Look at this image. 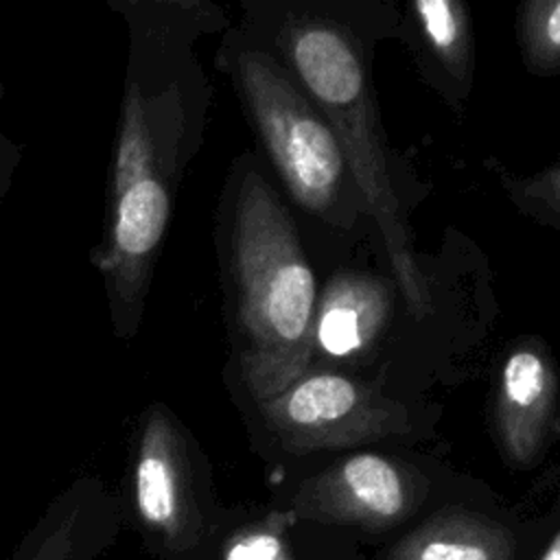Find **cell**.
I'll return each mask as SVG.
<instances>
[{
	"label": "cell",
	"instance_id": "11",
	"mask_svg": "<svg viewBox=\"0 0 560 560\" xmlns=\"http://www.w3.org/2000/svg\"><path fill=\"white\" fill-rule=\"evenodd\" d=\"M510 534L468 512L435 514L396 549L392 560H510Z\"/></svg>",
	"mask_w": 560,
	"mask_h": 560
},
{
	"label": "cell",
	"instance_id": "1",
	"mask_svg": "<svg viewBox=\"0 0 560 560\" xmlns=\"http://www.w3.org/2000/svg\"><path fill=\"white\" fill-rule=\"evenodd\" d=\"M223 269L236 354L258 405L308 372L317 284L293 217L254 166L236 173Z\"/></svg>",
	"mask_w": 560,
	"mask_h": 560
},
{
	"label": "cell",
	"instance_id": "10",
	"mask_svg": "<svg viewBox=\"0 0 560 560\" xmlns=\"http://www.w3.org/2000/svg\"><path fill=\"white\" fill-rule=\"evenodd\" d=\"M411 28L420 50L442 72L438 85L459 103L472 79V33L470 15L459 0H416L409 4Z\"/></svg>",
	"mask_w": 560,
	"mask_h": 560
},
{
	"label": "cell",
	"instance_id": "16",
	"mask_svg": "<svg viewBox=\"0 0 560 560\" xmlns=\"http://www.w3.org/2000/svg\"><path fill=\"white\" fill-rule=\"evenodd\" d=\"M72 547V518H66L50 536L42 542L31 560H68Z\"/></svg>",
	"mask_w": 560,
	"mask_h": 560
},
{
	"label": "cell",
	"instance_id": "17",
	"mask_svg": "<svg viewBox=\"0 0 560 560\" xmlns=\"http://www.w3.org/2000/svg\"><path fill=\"white\" fill-rule=\"evenodd\" d=\"M540 560H560V536L558 534L551 536V540H549L545 553L540 556Z\"/></svg>",
	"mask_w": 560,
	"mask_h": 560
},
{
	"label": "cell",
	"instance_id": "13",
	"mask_svg": "<svg viewBox=\"0 0 560 560\" xmlns=\"http://www.w3.org/2000/svg\"><path fill=\"white\" fill-rule=\"evenodd\" d=\"M492 168H497L499 179L508 188L514 203L532 214L534 219L558 228L560 225V168L558 162H551L542 173L536 177H510L503 168H499L494 162H488Z\"/></svg>",
	"mask_w": 560,
	"mask_h": 560
},
{
	"label": "cell",
	"instance_id": "6",
	"mask_svg": "<svg viewBox=\"0 0 560 560\" xmlns=\"http://www.w3.org/2000/svg\"><path fill=\"white\" fill-rule=\"evenodd\" d=\"M133 499L140 518L155 532L177 538L197 518L186 438L171 411L147 407L133 459Z\"/></svg>",
	"mask_w": 560,
	"mask_h": 560
},
{
	"label": "cell",
	"instance_id": "2",
	"mask_svg": "<svg viewBox=\"0 0 560 560\" xmlns=\"http://www.w3.org/2000/svg\"><path fill=\"white\" fill-rule=\"evenodd\" d=\"M269 33L278 50L273 57L328 122L363 208L381 230L407 306L413 315H427L431 311L427 282L411 252L405 212L392 184L363 37L332 9L311 4H276Z\"/></svg>",
	"mask_w": 560,
	"mask_h": 560
},
{
	"label": "cell",
	"instance_id": "8",
	"mask_svg": "<svg viewBox=\"0 0 560 560\" xmlns=\"http://www.w3.org/2000/svg\"><path fill=\"white\" fill-rule=\"evenodd\" d=\"M558 400L553 361L545 348L523 343L499 370L492 420L505 457L532 466L551 438Z\"/></svg>",
	"mask_w": 560,
	"mask_h": 560
},
{
	"label": "cell",
	"instance_id": "7",
	"mask_svg": "<svg viewBox=\"0 0 560 560\" xmlns=\"http://www.w3.org/2000/svg\"><path fill=\"white\" fill-rule=\"evenodd\" d=\"M416 501V481L405 466L378 453H354L313 477L300 494L308 514L365 525H389Z\"/></svg>",
	"mask_w": 560,
	"mask_h": 560
},
{
	"label": "cell",
	"instance_id": "12",
	"mask_svg": "<svg viewBox=\"0 0 560 560\" xmlns=\"http://www.w3.org/2000/svg\"><path fill=\"white\" fill-rule=\"evenodd\" d=\"M518 46L523 63L534 74H556L560 70V2L529 0L516 15Z\"/></svg>",
	"mask_w": 560,
	"mask_h": 560
},
{
	"label": "cell",
	"instance_id": "4",
	"mask_svg": "<svg viewBox=\"0 0 560 560\" xmlns=\"http://www.w3.org/2000/svg\"><path fill=\"white\" fill-rule=\"evenodd\" d=\"M221 59L243 112L295 203L330 225H352L346 203L352 177L343 153L291 72L267 46L238 31L225 37Z\"/></svg>",
	"mask_w": 560,
	"mask_h": 560
},
{
	"label": "cell",
	"instance_id": "5",
	"mask_svg": "<svg viewBox=\"0 0 560 560\" xmlns=\"http://www.w3.org/2000/svg\"><path fill=\"white\" fill-rule=\"evenodd\" d=\"M260 413L280 446L298 455L381 440L409 424L402 402L337 372H306L262 402Z\"/></svg>",
	"mask_w": 560,
	"mask_h": 560
},
{
	"label": "cell",
	"instance_id": "9",
	"mask_svg": "<svg viewBox=\"0 0 560 560\" xmlns=\"http://www.w3.org/2000/svg\"><path fill=\"white\" fill-rule=\"evenodd\" d=\"M392 317L387 282L368 271H339L317 295L313 315V352L352 359L365 354Z\"/></svg>",
	"mask_w": 560,
	"mask_h": 560
},
{
	"label": "cell",
	"instance_id": "3",
	"mask_svg": "<svg viewBox=\"0 0 560 560\" xmlns=\"http://www.w3.org/2000/svg\"><path fill=\"white\" fill-rule=\"evenodd\" d=\"M129 26V63L109 171V195L136 182L175 192L203 127L208 83L195 39L219 22L206 2H114Z\"/></svg>",
	"mask_w": 560,
	"mask_h": 560
},
{
	"label": "cell",
	"instance_id": "14",
	"mask_svg": "<svg viewBox=\"0 0 560 560\" xmlns=\"http://www.w3.org/2000/svg\"><path fill=\"white\" fill-rule=\"evenodd\" d=\"M223 560H287V549L278 534L256 529L236 536L225 547Z\"/></svg>",
	"mask_w": 560,
	"mask_h": 560
},
{
	"label": "cell",
	"instance_id": "15",
	"mask_svg": "<svg viewBox=\"0 0 560 560\" xmlns=\"http://www.w3.org/2000/svg\"><path fill=\"white\" fill-rule=\"evenodd\" d=\"M2 112H4V85L0 83V208L11 192L18 166L22 162L20 144L11 136H7V131L2 129Z\"/></svg>",
	"mask_w": 560,
	"mask_h": 560
}]
</instances>
